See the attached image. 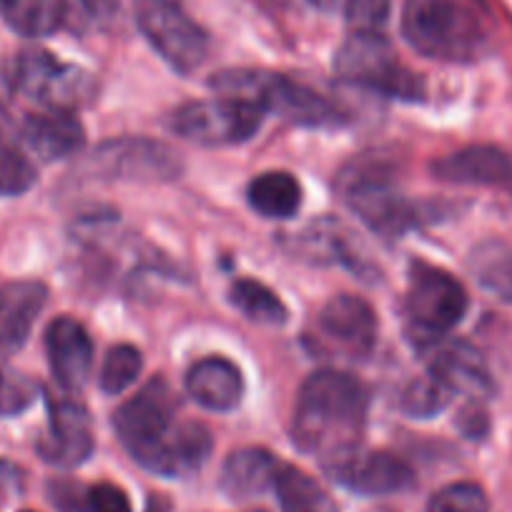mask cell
I'll return each instance as SVG.
<instances>
[{
    "label": "cell",
    "mask_w": 512,
    "mask_h": 512,
    "mask_svg": "<svg viewBox=\"0 0 512 512\" xmlns=\"http://www.w3.org/2000/svg\"><path fill=\"white\" fill-rule=\"evenodd\" d=\"M369 397L357 377L339 369H317L299 387L292 440L322 462L359 447Z\"/></svg>",
    "instance_id": "1"
},
{
    "label": "cell",
    "mask_w": 512,
    "mask_h": 512,
    "mask_svg": "<svg viewBox=\"0 0 512 512\" xmlns=\"http://www.w3.org/2000/svg\"><path fill=\"white\" fill-rule=\"evenodd\" d=\"M209 86L219 96L254 103L264 113H274V116L284 118L292 126L334 128L344 121L339 108L324 96H319L317 91L272 71L229 68V71L216 73Z\"/></svg>",
    "instance_id": "2"
},
{
    "label": "cell",
    "mask_w": 512,
    "mask_h": 512,
    "mask_svg": "<svg viewBox=\"0 0 512 512\" xmlns=\"http://www.w3.org/2000/svg\"><path fill=\"white\" fill-rule=\"evenodd\" d=\"M402 38L432 61L467 63L485 48V31L475 13L460 0H405Z\"/></svg>",
    "instance_id": "3"
},
{
    "label": "cell",
    "mask_w": 512,
    "mask_h": 512,
    "mask_svg": "<svg viewBox=\"0 0 512 512\" xmlns=\"http://www.w3.org/2000/svg\"><path fill=\"white\" fill-rule=\"evenodd\" d=\"M344 204L379 236L400 239L415 229L420 214L397 189L392 169L382 159H354L337 179Z\"/></svg>",
    "instance_id": "4"
},
{
    "label": "cell",
    "mask_w": 512,
    "mask_h": 512,
    "mask_svg": "<svg viewBox=\"0 0 512 512\" xmlns=\"http://www.w3.org/2000/svg\"><path fill=\"white\" fill-rule=\"evenodd\" d=\"M334 73L352 86L379 96L415 103L425 98V81L410 71L382 33L354 31L334 53Z\"/></svg>",
    "instance_id": "5"
},
{
    "label": "cell",
    "mask_w": 512,
    "mask_h": 512,
    "mask_svg": "<svg viewBox=\"0 0 512 512\" xmlns=\"http://www.w3.org/2000/svg\"><path fill=\"white\" fill-rule=\"evenodd\" d=\"M467 312V292L452 274L427 262L410 264L407 284L405 332L410 342L420 349L440 344Z\"/></svg>",
    "instance_id": "6"
},
{
    "label": "cell",
    "mask_w": 512,
    "mask_h": 512,
    "mask_svg": "<svg viewBox=\"0 0 512 512\" xmlns=\"http://www.w3.org/2000/svg\"><path fill=\"white\" fill-rule=\"evenodd\" d=\"M176 425V400L169 384L161 377L144 384L131 400L123 402L113 412V430L144 470H151L159 452L174 435Z\"/></svg>",
    "instance_id": "7"
},
{
    "label": "cell",
    "mask_w": 512,
    "mask_h": 512,
    "mask_svg": "<svg viewBox=\"0 0 512 512\" xmlns=\"http://www.w3.org/2000/svg\"><path fill=\"white\" fill-rule=\"evenodd\" d=\"M262 121L264 111L254 103L231 96H214L179 106L171 113L169 126L184 141L206 149H221L254 139Z\"/></svg>",
    "instance_id": "8"
},
{
    "label": "cell",
    "mask_w": 512,
    "mask_h": 512,
    "mask_svg": "<svg viewBox=\"0 0 512 512\" xmlns=\"http://www.w3.org/2000/svg\"><path fill=\"white\" fill-rule=\"evenodd\" d=\"M136 26L156 53L181 76L194 73L209 53V36L171 0H134Z\"/></svg>",
    "instance_id": "9"
},
{
    "label": "cell",
    "mask_w": 512,
    "mask_h": 512,
    "mask_svg": "<svg viewBox=\"0 0 512 512\" xmlns=\"http://www.w3.org/2000/svg\"><path fill=\"white\" fill-rule=\"evenodd\" d=\"M184 161L164 141L154 139H111L91 151L86 174L108 181H139L161 184L179 179Z\"/></svg>",
    "instance_id": "10"
},
{
    "label": "cell",
    "mask_w": 512,
    "mask_h": 512,
    "mask_svg": "<svg viewBox=\"0 0 512 512\" xmlns=\"http://www.w3.org/2000/svg\"><path fill=\"white\" fill-rule=\"evenodd\" d=\"M16 91L41 101L46 108L73 111L78 103L88 101L93 81L86 71L61 63L46 51H26L13 63Z\"/></svg>",
    "instance_id": "11"
},
{
    "label": "cell",
    "mask_w": 512,
    "mask_h": 512,
    "mask_svg": "<svg viewBox=\"0 0 512 512\" xmlns=\"http://www.w3.org/2000/svg\"><path fill=\"white\" fill-rule=\"evenodd\" d=\"M322 467L337 485L364 497L395 495L415 485V472L402 457L384 450H364L362 445L322 462Z\"/></svg>",
    "instance_id": "12"
},
{
    "label": "cell",
    "mask_w": 512,
    "mask_h": 512,
    "mask_svg": "<svg viewBox=\"0 0 512 512\" xmlns=\"http://www.w3.org/2000/svg\"><path fill=\"white\" fill-rule=\"evenodd\" d=\"M48 430L38 440V455L53 467L73 470L93 455V425L86 407L76 400H51Z\"/></svg>",
    "instance_id": "13"
},
{
    "label": "cell",
    "mask_w": 512,
    "mask_h": 512,
    "mask_svg": "<svg viewBox=\"0 0 512 512\" xmlns=\"http://www.w3.org/2000/svg\"><path fill=\"white\" fill-rule=\"evenodd\" d=\"M319 334L329 344L352 357H367L377 342V314L354 294H337L322 307L317 317Z\"/></svg>",
    "instance_id": "14"
},
{
    "label": "cell",
    "mask_w": 512,
    "mask_h": 512,
    "mask_svg": "<svg viewBox=\"0 0 512 512\" xmlns=\"http://www.w3.org/2000/svg\"><path fill=\"white\" fill-rule=\"evenodd\" d=\"M46 354L51 372L63 390L76 395L93 372V342L86 327L73 317H58L46 329Z\"/></svg>",
    "instance_id": "15"
},
{
    "label": "cell",
    "mask_w": 512,
    "mask_h": 512,
    "mask_svg": "<svg viewBox=\"0 0 512 512\" xmlns=\"http://www.w3.org/2000/svg\"><path fill=\"white\" fill-rule=\"evenodd\" d=\"M427 372L452 397L465 395L472 400H487L495 392L490 369H487L482 354L462 339H447V342L435 344V354L427 364Z\"/></svg>",
    "instance_id": "16"
},
{
    "label": "cell",
    "mask_w": 512,
    "mask_h": 512,
    "mask_svg": "<svg viewBox=\"0 0 512 512\" xmlns=\"http://www.w3.org/2000/svg\"><path fill=\"white\" fill-rule=\"evenodd\" d=\"M48 302V289L36 279L11 282L0 289V354L21 352Z\"/></svg>",
    "instance_id": "17"
},
{
    "label": "cell",
    "mask_w": 512,
    "mask_h": 512,
    "mask_svg": "<svg viewBox=\"0 0 512 512\" xmlns=\"http://www.w3.org/2000/svg\"><path fill=\"white\" fill-rule=\"evenodd\" d=\"M432 174L447 184L512 186V156L497 146H467L437 159Z\"/></svg>",
    "instance_id": "18"
},
{
    "label": "cell",
    "mask_w": 512,
    "mask_h": 512,
    "mask_svg": "<svg viewBox=\"0 0 512 512\" xmlns=\"http://www.w3.org/2000/svg\"><path fill=\"white\" fill-rule=\"evenodd\" d=\"M23 141L33 154H38L46 161L68 159L78 154L86 141L83 123L78 121L73 111L63 108H46L43 113H31L23 121Z\"/></svg>",
    "instance_id": "19"
},
{
    "label": "cell",
    "mask_w": 512,
    "mask_h": 512,
    "mask_svg": "<svg viewBox=\"0 0 512 512\" xmlns=\"http://www.w3.org/2000/svg\"><path fill=\"white\" fill-rule=\"evenodd\" d=\"M186 392L204 410L231 412L244 397V377L229 359L206 357L186 374Z\"/></svg>",
    "instance_id": "20"
},
{
    "label": "cell",
    "mask_w": 512,
    "mask_h": 512,
    "mask_svg": "<svg viewBox=\"0 0 512 512\" xmlns=\"http://www.w3.org/2000/svg\"><path fill=\"white\" fill-rule=\"evenodd\" d=\"M279 470H282V460L269 450L244 447L226 457L219 485L231 500H249V497H259L267 490H274Z\"/></svg>",
    "instance_id": "21"
},
{
    "label": "cell",
    "mask_w": 512,
    "mask_h": 512,
    "mask_svg": "<svg viewBox=\"0 0 512 512\" xmlns=\"http://www.w3.org/2000/svg\"><path fill=\"white\" fill-rule=\"evenodd\" d=\"M294 254L299 259H309L314 264H342V267L359 269L357 249H354L349 231L339 221L322 219L309 224L307 229L294 234Z\"/></svg>",
    "instance_id": "22"
},
{
    "label": "cell",
    "mask_w": 512,
    "mask_h": 512,
    "mask_svg": "<svg viewBox=\"0 0 512 512\" xmlns=\"http://www.w3.org/2000/svg\"><path fill=\"white\" fill-rule=\"evenodd\" d=\"M467 269L487 294L512 304V246L507 241H480L467 256Z\"/></svg>",
    "instance_id": "23"
},
{
    "label": "cell",
    "mask_w": 512,
    "mask_h": 512,
    "mask_svg": "<svg viewBox=\"0 0 512 512\" xmlns=\"http://www.w3.org/2000/svg\"><path fill=\"white\" fill-rule=\"evenodd\" d=\"M246 199L256 214L267 219H289L302 206V186L287 171H267L251 181Z\"/></svg>",
    "instance_id": "24"
},
{
    "label": "cell",
    "mask_w": 512,
    "mask_h": 512,
    "mask_svg": "<svg viewBox=\"0 0 512 512\" xmlns=\"http://www.w3.org/2000/svg\"><path fill=\"white\" fill-rule=\"evenodd\" d=\"M284 512H339L329 492L314 482L307 472L282 462L277 482H274Z\"/></svg>",
    "instance_id": "25"
},
{
    "label": "cell",
    "mask_w": 512,
    "mask_h": 512,
    "mask_svg": "<svg viewBox=\"0 0 512 512\" xmlns=\"http://www.w3.org/2000/svg\"><path fill=\"white\" fill-rule=\"evenodd\" d=\"M229 299L251 322L269 324V327L287 322V307L282 299L256 279H236L229 289Z\"/></svg>",
    "instance_id": "26"
},
{
    "label": "cell",
    "mask_w": 512,
    "mask_h": 512,
    "mask_svg": "<svg viewBox=\"0 0 512 512\" xmlns=\"http://www.w3.org/2000/svg\"><path fill=\"white\" fill-rule=\"evenodd\" d=\"M66 16V0H16L6 21L21 36L43 38L61 28Z\"/></svg>",
    "instance_id": "27"
},
{
    "label": "cell",
    "mask_w": 512,
    "mask_h": 512,
    "mask_svg": "<svg viewBox=\"0 0 512 512\" xmlns=\"http://www.w3.org/2000/svg\"><path fill=\"white\" fill-rule=\"evenodd\" d=\"M141 369H144V357L139 349L131 344H116L108 349L101 364V374H98L101 390L106 395H121L139 379Z\"/></svg>",
    "instance_id": "28"
},
{
    "label": "cell",
    "mask_w": 512,
    "mask_h": 512,
    "mask_svg": "<svg viewBox=\"0 0 512 512\" xmlns=\"http://www.w3.org/2000/svg\"><path fill=\"white\" fill-rule=\"evenodd\" d=\"M452 400L455 397L430 372H425L415 382L407 384V390L402 392V412L415 417V420H430V417L447 410Z\"/></svg>",
    "instance_id": "29"
},
{
    "label": "cell",
    "mask_w": 512,
    "mask_h": 512,
    "mask_svg": "<svg viewBox=\"0 0 512 512\" xmlns=\"http://www.w3.org/2000/svg\"><path fill=\"white\" fill-rule=\"evenodd\" d=\"M36 166L16 144L0 136V196H21L36 184Z\"/></svg>",
    "instance_id": "30"
},
{
    "label": "cell",
    "mask_w": 512,
    "mask_h": 512,
    "mask_svg": "<svg viewBox=\"0 0 512 512\" xmlns=\"http://www.w3.org/2000/svg\"><path fill=\"white\" fill-rule=\"evenodd\" d=\"M427 512H490V500L475 482H455L432 495Z\"/></svg>",
    "instance_id": "31"
},
{
    "label": "cell",
    "mask_w": 512,
    "mask_h": 512,
    "mask_svg": "<svg viewBox=\"0 0 512 512\" xmlns=\"http://www.w3.org/2000/svg\"><path fill=\"white\" fill-rule=\"evenodd\" d=\"M392 13V0H347L342 16L347 18L354 31L379 33Z\"/></svg>",
    "instance_id": "32"
},
{
    "label": "cell",
    "mask_w": 512,
    "mask_h": 512,
    "mask_svg": "<svg viewBox=\"0 0 512 512\" xmlns=\"http://www.w3.org/2000/svg\"><path fill=\"white\" fill-rule=\"evenodd\" d=\"M86 502L88 512H134L126 492L116 485H108V482L93 485L91 490H88Z\"/></svg>",
    "instance_id": "33"
},
{
    "label": "cell",
    "mask_w": 512,
    "mask_h": 512,
    "mask_svg": "<svg viewBox=\"0 0 512 512\" xmlns=\"http://www.w3.org/2000/svg\"><path fill=\"white\" fill-rule=\"evenodd\" d=\"M33 400V390L21 379H8L0 372V415H16Z\"/></svg>",
    "instance_id": "34"
},
{
    "label": "cell",
    "mask_w": 512,
    "mask_h": 512,
    "mask_svg": "<svg viewBox=\"0 0 512 512\" xmlns=\"http://www.w3.org/2000/svg\"><path fill=\"white\" fill-rule=\"evenodd\" d=\"M88 492H83L76 482H48V497L61 512H88Z\"/></svg>",
    "instance_id": "35"
},
{
    "label": "cell",
    "mask_w": 512,
    "mask_h": 512,
    "mask_svg": "<svg viewBox=\"0 0 512 512\" xmlns=\"http://www.w3.org/2000/svg\"><path fill=\"white\" fill-rule=\"evenodd\" d=\"M83 11L91 21L101 23V26H108L118 18V11H121V0H81Z\"/></svg>",
    "instance_id": "36"
},
{
    "label": "cell",
    "mask_w": 512,
    "mask_h": 512,
    "mask_svg": "<svg viewBox=\"0 0 512 512\" xmlns=\"http://www.w3.org/2000/svg\"><path fill=\"white\" fill-rule=\"evenodd\" d=\"M457 425H460V430L465 432L470 440H480V437L487 432V417L477 405L465 407V410L460 412V420H457Z\"/></svg>",
    "instance_id": "37"
},
{
    "label": "cell",
    "mask_w": 512,
    "mask_h": 512,
    "mask_svg": "<svg viewBox=\"0 0 512 512\" xmlns=\"http://www.w3.org/2000/svg\"><path fill=\"white\" fill-rule=\"evenodd\" d=\"M23 490V470L8 460H0V497L18 495Z\"/></svg>",
    "instance_id": "38"
},
{
    "label": "cell",
    "mask_w": 512,
    "mask_h": 512,
    "mask_svg": "<svg viewBox=\"0 0 512 512\" xmlns=\"http://www.w3.org/2000/svg\"><path fill=\"white\" fill-rule=\"evenodd\" d=\"M309 6H314L322 13H344L347 0H309Z\"/></svg>",
    "instance_id": "39"
},
{
    "label": "cell",
    "mask_w": 512,
    "mask_h": 512,
    "mask_svg": "<svg viewBox=\"0 0 512 512\" xmlns=\"http://www.w3.org/2000/svg\"><path fill=\"white\" fill-rule=\"evenodd\" d=\"M13 3H16V0H0V16L6 18V16H8V13H11Z\"/></svg>",
    "instance_id": "40"
},
{
    "label": "cell",
    "mask_w": 512,
    "mask_h": 512,
    "mask_svg": "<svg viewBox=\"0 0 512 512\" xmlns=\"http://www.w3.org/2000/svg\"><path fill=\"white\" fill-rule=\"evenodd\" d=\"M251 512H267V510H251Z\"/></svg>",
    "instance_id": "41"
}]
</instances>
